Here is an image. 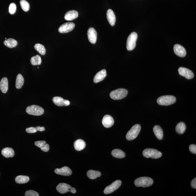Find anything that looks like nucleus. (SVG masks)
Instances as JSON below:
<instances>
[{
	"instance_id": "1",
	"label": "nucleus",
	"mask_w": 196,
	"mask_h": 196,
	"mask_svg": "<svg viewBox=\"0 0 196 196\" xmlns=\"http://www.w3.org/2000/svg\"><path fill=\"white\" fill-rule=\"evenodd\" d=\"M153 183L152 178L148 177H141L137 178L134 181L136 187H150Z\"/></svg>"
},
{
	"instance_id": "2",
	"label": "nucleus",
	"mask_w": 196,
	"mask_h": 196,
	"mask_svg": "<svg viewBox=\"0 0 196 196\" xmlns=\"http://www.w3.org/2000/svg\"><path fill=\"white\" fill-rule=\"evenodd\" d=\"M128 94V91L123 88L115 90L110 93V96L114 100H119L126 97Z\"/></svg>"
},
{
	"instance_id": "3",
	"label": "nucleus",
	"mask_w": 196,
	"mask_h": 196,
	"mask_svg": "<svg viewBox=\"0 0 196 196\" xmlns=\"http://www.w3.org/2000/svg\"><path fill=\"white\" fill-rule=\"evenodd\" d=\"M176 98L172 95L163 96L159 97L157 102L159 105H169L174 104L176 102Z\"/></svg>"
},
{
	"instance_id": "4",
	"label": "nucleus",
	"mask_w": 196,
	"mask_h": 196,
	"mask_svg": "<svg viewBox=\"0 0 196 196\" xmlns=\"http://www.w3.org/2000/svg\"><path fill=\"white\" fill-rule=\"evenodd\" d=\"M141 130V125L136 124L133 126L127 133L126 139L128 141L133 140L137 137Z\"/></svg>"
},
{
	"instance_id": "5",
	"label": "nucleus",
	"mask_w": 196,
	"mask_h": 196,
	"mask_svg": "<svg viewBox=\"0 0 196 196\" xmlns=\"http://www.w3.org/2000/svg\"><path fill=\"white\" fill-rule=\"evenodd\" d=\"M26 112L29 115L38 116L43 115L44 110L39 106L32 105L27 107Z\"/></svg>"
},
{
	"instance_id": "6",
	"label": "nucleus",
	"mask_w": 196,
	"mask_h": 196,
	"mask_svg": "<svg viewBox=\"0 0 196 196\" xmlns=\"http://www.w3.org/2000/svg\"><path fill=\"white\" fill-rule=\"evenodd\" d=\"M137 38V34L135 32H133L129 35L126 43V48L128 50L131 51L135 49Z\"/></svg>"
},
{
	"instance_id": "7",
	"label": "nucleus",
	"mask_w": 196,
	"mask_h": 196,
	"mask_svg": "<svg viewBox=\"0 0 196 196\" xmlns=\"http://www.w3.org/2000/svg\"><path fill=\"white\" fill-rule=\"evenodd\" d=\"M143 155L146 158L157 159L160 158L162 153L160 151L153 149H147L143 152Z\"/></svg>"
},
{
	"instance_id": "8",
	"label": "nucleus",
	"mask_w": 196,
	"mask_h": 196,
	"mask_svg": "<svg viewBox=\"0 0 196 196\" xmlns=\"http://www.w3.org/2000/svg\"><path fill=\"white\" fill-rule=\"evenodd\" d=\"M57 190L61 194H65L68 192L75 193L76 191L75 188L72 187L70 185L65 183H60L57 187Z\"/></svg>"
},
{
	"instance_id": "9",
	"label": "nucleus",
	"mask_w": 196,
	"mask_h": 196,
	"mask_svg": "<svg viewBox=\"0 0 196 196\" xmlns=\"http://www.w3.org/2000/svg\"><path fill=\"white\" fill-rule=\"evenodd\" d=\"M122 184L120 180H117L114 181L111 184L107 186L104 189V193L106 194H110L116 190L120 187Z\"/></svg>"
},
{
	"instance_id": "10",
	"label": "nucleus",
	"mask_w": 196,
	"mask_h": 196,
	"mask_svg": "<svg viewBox=\"0 0 196 196\" xmlns=\"http://www.w3.org/2000/svg\"><path fill=\"white\" fill-rule=\"evenodd\" d=\"M75 24L72 22H68L62 24L59 27V32L60 33H67L71 31L75 28Z\"/></svg>"
},
{
	"instance_id": "11",
	"label": "nucleus",
	"mask_w": 196,
	"mask_h": 196,
	"mask_svg": "<svg viewBox=\"0 0 196 196\" xmlns=\"http://www.w3.org/2000/svg\"><path fill=\"white\" fill-rule=\"evenodd\" d=\"M178 72L180 75L187 79H192L194 77V74L192 70L184 67H180L178 69Z\"/></svg>"
},
{
	"instance_id": "12",
	"label": "nucleus",
	"mask_w": 196,
	"mask_h": 196,
	"mask_svg": "<svg viewBox=\"0 0 196 196\" xmlns=\"http://www.w3.org/2000/svg\"><path fill=\"white\" fill-rule=\"evenodd\" d=\"M88 38L90 42L93 44H95L97 39V33L95 29L91 27L87 32Z\"/></svg>"
},
{
	"instance_id": "13",
	"label": "nucleus",
	"mask_w": 196,
	"mask_h": 196,
	"mask_svg": "<svg viewBox=\"0 0 196 196\" xmlns=\"http://www.w3.org/2000/svg\"><path fill=\"white\" fill-rule=\"evenodd\" d=\"M52 101L54 104L59 107L67 106L70 105V102L68 100L64 99L60 97H54L53 98Z\"/></svg>"
},
{
	"instance_id": "14",
	"label": "nucleus",
	"mask_w": 196,
	"mask_h": 196,
	"mask_svg": "<svg viewBox=\"0 0 196 196\" xmlns=\"http://www.w3.org/2000/svg\"><path fill=\"white\" fill-rule=\"evenodd\" d=\"M173 51L175 54L180 57H184L186 54L185 49L179 44H176L173 46Z\"/></svg>"
},
{
	"instance_id": "15",
	"label": "nucleus",
	"mask_w": 196,
	"mask_h": 196,
	"mask_svg": "<svg viewBox=\"0 0 196 196\" xmlns=\"http://www.w3.org/2000/svg\"><path fill=\"white\" fill-rule=\"evenodd\" d=\"M54 172L57 174L63 176H70L72 173L71 169L67 166H64L61 168H56Z\"/></svg>"
},
{
	"instance_id": "16",
	"label": "nucleus",
	"mask_w": 196,
	"mask_h": 196,
	"mask_svg": "<svg viewBox=\"0 0 196 196\" xmlns=\"http://www.w3.org/2000/svg\"><path fill=\"white\" fill-rule=\"evenodd\" d=\"M102 123L106 128H110L113 126L114 123V120L113 117L109 115H105L102 120Z\"/></svg>"
},
{
	"instance_id": "17",
	"label": "nucleus",
	"mask_w": 196,
	"mask_h": 196,
	"mask_svg": "<svg viewBox=\"0 0 196 196\" xmlns=\"http://www.w3.org/2000/svg\"><path fill=\"white\" fill-rule=\"evenodd\" d=\"M107 75V71L105 69L98 72L94 77V83H97L102 81L105 79Z\"/></svg>"
},
{
	"instance_id": "18",
	"label": "nucleus",
	"mask_w": 196,
	"mask_h": 196,
	"mask_svg": "<svg viewBox=\"0 0 196 196\" xmlns=\"http://www.w3.org/2000/svg\"><path fill=\"white\" fill-rule=\"evenodd\" d=\"M107 17L109 23L111 26H113L115 25L116 22V17L113 11L111 9L107 10Z\"/></svg>"
},
{
	"instance_id": "19",
	"label": "nucleus",
	"mask_w": 196,
	"mask_h": 196,
	"mask_svg": "<svg viewBox=\"0 0 196 196\" xmlns=\"http://www.w3.org/2000/svg\"><path fill=\"white\" fill-rule=\"evenodd\" d=\"M78 17V12L74 10L68 11L65 14L64 18L66 20L71 21L76 19Z\"/></svg>"
},
{
	"instance_id": "20",
	"label": "nucleus",
	"mask_w": 196,
	"mask_h": 196,
	"mask_svg": "<svg viewBox=\"0 0 196 196\" xmlns=\"http://www.w3.org/2000/svg\"><path fill=\"white\" fill-rule=\"evenodd\" d=\"M35 144L36 147L40 148L43 152H48L49 150V144H46V141H37L35 142Z\"/></svg>"
},
{
	"instance_id": "21",
	"label": "nucleus",
	"mask_w": 196,
	"mask_h": 196,
	"mask_svg": "<svg viewBox=\"0 0 196 196\" xmlns=\"http://www.w3.org/2000/svg\"><path fill=\"white\" fill-rule=\"evenodd\" d=\"M1 154L6 158L13 157L15 155L14 151L12 148L6 147L2 149Z\"/></svg>"
},
{
	"instance_id": "22",
	"label": "nucleus",
	"mask_w": 196,
	"mask_h": 196,
	"mask_svg": "<svg viewBox=\"0 0 196 196\" xmlns=\"http://www.w3.org/2000/svg\"><path fill=\"white\" fill-rule=\"evenodd\" d=\"M75 148L77 151L83 150L86 147V143L85 141L81 139H78L75 141L74 144Z\"/></svg>"
},
{
	"instance_id": "23",
	"label": "nucleus",
	"mask_w": 196,
	"mask_h": 196,
	"mask_svg": "<svg viewBox=\"0 0 196 196\" xmlns=\"http://www.w3.org/2000/svg\"><path fill=\"white\" fill-rule=\"evenodd\" d=\"M153 132L157 139L161 140L163 139V131L161 127L159 125H155L153 128Z\"/></svg>"
},
{
	"instance_id": "24",
	"label": "nucleus",
	"mask_w": 196,
	"mask_h": 196,
	"mask_svg": "<svg viewBox=\"0 0 196 196\" xmlns=\"http://www.w3.org/2000/svg\"><path fill=\"white\" fill-rule=\"evenodd\" d=\"M0 89L3 93L6 94L8 90V80L7 78L4 77L0 82Z\"/></svg>"
},
{
	"instance_id": "25",
	"label": "nucleus",
	"mask_w": 196,
	"mask_h": 196,
	"mask_svg": "<svg viewBox=\"0 0 196 196\" xmlns=\"http://www.w3.org/2000/svg\"><path fill=\"white\" fill-rule=\"evenodd\" d=\"M4 44L7 47L13 48L16 47L17 45V42L13 38L6 39L4 42Z\"/></svg>"
},
{
	"instance_id": "26",
	"label": "nucleus",
	"mask_w": 196,
	"mask_h": 196,
	"mask_svg": "<svg viewBox=\"0 0 196 196\" xmlns=\"http://www.w3.org/2000/svg\"><path fill=\"white\" fill-rule=\"evenodd\" d=\"M100 172L94 170H89L87 173V176L89 179H94L101 176Z\"/></svg>"
},
{
	"instance_id": "27",
	"label": "nucleus",
	"mask_w": 196,
	"mask_h": 196,
	"mask_svg": "<svg viewBox=\"0 0 196 196\" xmlns=\"http://www.w3.org/2000/svg\"><path fill=\"white\" fill-rule=\"evenodd\" d=\"M112 155L115 158H123L125 156V152L123 151L118 149H115L112 151Z\"/></svg>"
},
{
	"instance_id": "28",
	"label": "nucleus",
	"mask_w": 196,
	"mask_h": 196,
	"mask_svg": "<svg viewBox=\"0 0 196 196\" xmlns=\"http://www.w3.org/2000/svg\"><path fill=\"white\" fill-rule=\"evenodd\" d=\"M24 83V79L23 75L19 74L17 77L16 81V87L17 89H20L23 86Z\"/></svg>"
},
{
	"instance_id": "29",
	"label": "nucleus",
	"mask_w": 196,
	"mask_h": 196,
	"mask_svg": "<svg viewBox=\"0 0 196 196\" xmlns=\"http://www.w3.org/2000/svg\"><path fill=\"white\" fill-rule=\"evenodd\" d=\"M30 178L28 176H19L16 177L15 181L17 184H24L28 182Z\"/></svg>"
},
{
	"instance_id": "30",
	"label": "nucleus",
	"mask_w": 196,
	"mask_h": 196,
	"mask_svg": "<svg viewBox=\"0 0 196 196\" xmlns=\"http://www.w3.org/2000/svg\"><path fill=\"white\" fill-rule=\"evenodd\" d=\"M186 125L183 122H180L176 125V131L180 134H183L185 131Z\"/></svg>"
},
{
	"instance_id": "31",
	"label": "nucleus",
	"mask_w": 196,
	"mask_h": 196,
	"mask_svg": "<svg viewBox=\"0 0 196 196\" xmlns=\"http://www.w3.org/2000/svg\"><path fill=\"white\" fill-rule=\"evenodd\" d=\"M34 48L41 55H44L46 53V49L44 46L41 44H36L35 45Z\"/></svg>"
},
{
	"instance_id": "32",
	"label": "nucleus",
	"mask_w": 196,
	"mask_h": 196,
	"mask_svg": "<svg viewBox=\"0 0 196 196\" xmlns=\"http://www.w3.org/2000/svg\"><path fill=\"white\" fill-rule=\"evenodd\" d=\"M30 63L33 65H40L41 64V57L38 55L31 57L30 60Z\"/></svg>"
},
{
	"instance_id": "33",
	"label": "nucleus",
	"mask_w": 196,
	"mask_h": 196,
	"mask_svg": "<svg viewBox=\"0 0 196 196\" xmlns=\"http://www.w3.org/2000/svg\"><path fill=\"white\" fill-rule=\"evenodd\" d=\"M20 4L22 9L24 11L27 12L29 10L30 8V4L28 1L25 0H21L20 1Z\"/></svg>"
},
{
	"instance_id": "34",
	"label": "nucleus",
	"mask_w": 196,
	"mask_h": 196,
	"mask_svg": "<svg viewBox=\"0 0 196 196\" xmlns=\"http://www.w3.org/2000/svg\"><path fill=\"white\" fill-rule=\"evenodd\" d=\"M17 9V6L15 3H12L9 5V12L12 15L15 13Z\"/></svg>"
},
{
	"instance_id": "35",
	"label": "nucleus",
	"mask_w": 196,
	"mask_h": 196,
	"mask_svg": "<svg viewBox=\"0 0 196 196\" xmlns=\"http://www.w3.org/2000/svg\"><path fill=\"white\" fill-rule=\"evenodd\" d=\"M25 196H38L39 194L37 192L33 190H29L27 191L25 193Z\"/></svg>"
},
{
	"instance_id": "36",
	"label": "nucleus",
	"mask_w": 196,
	"mask_h": 196,
	"mask_svg": "<svg viewBox=\"0 0 196 196\" xmlns=\"http://www.w3.org/2000/svg\"><path fill=\"white\" fill-rule=\"evenodd\" d=\"M26 131L27 133H34L38 131L36 127H31L27 128L26 129Z\"/></svg>"
},
{
	"instance_id": "37",
	"label": "nucleus",
	"mask_w": 196,
	"mask_h": 196,
	"mask_svg": "<svg viewBox=\"0 0 196 196\" xmlns=\"http://www.w3.org/2000/svg\"><path fill=\"white\" fill-rule=\"evenodd\" d=\"M189 150L192 153L196 154V146L195 144H191L189 147Z\"/></svg>"
},
{
	"instance_id": "38",
	"label": "nucleus",
	"mask_w": 196,
	"mask_h": 196,
	"mask_svg": "<svg viewBox=\"0 0 196 196\" xmlns=\"http://www.w3.org/2000/svg\"><path fill=\"white\" fill-rule=\"evenodd\" d=\"M191 186L193 188L196 189V178H195L192 180L191 182Z\"/></svg>"
},
{
	"instance_id": "39",
	"label": "nucleus",
	"mask_w": 196,
	"mask_h": 196,
	"mask_svg": "<svg viewBox=\"0 0 196 196\" xmlns=\"http://www.w3.org/2000/svg\"><path fill=\"white\" fill-rule=\"evenodd\" d=\"M37 131H44L45 130V128L44 127L37 126L36 127Z\"/></svg>"
}]
</instances>
